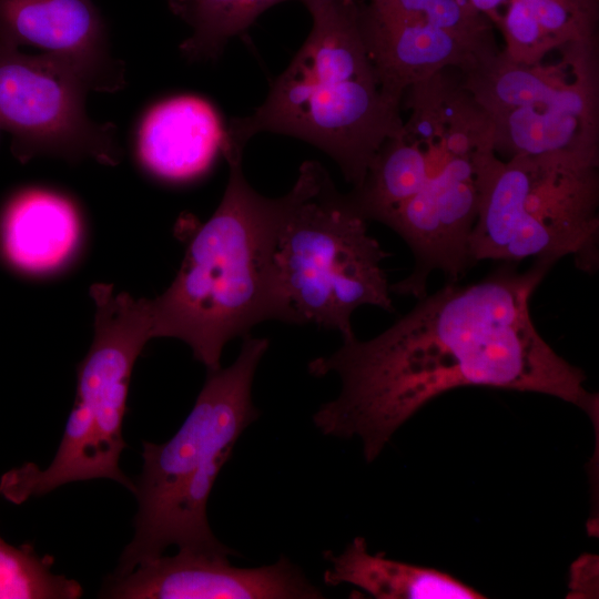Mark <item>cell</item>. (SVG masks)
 <instances>
[{"mask_svg":"<svg viewBox=\"0 0 599 599\" xmlns=\"http://www.w3.org/2000/svg\"><path fill=\"white\" fill-rule=\"evenodd\" d=\"M555 263L534 260L525 271L502 262L467 285L447 283L426 294L379 335L343 339L308 373H336L338 397L314 415L324 434L358 436L373 461L393 434L424 405L463 386L545 394L598 420V395L585 372L562 358L540 335L529 301Z\"/></svg>","mask_w":599,"mask_h":599,"instance_id":"1","label":"cell"},{"mask_svg":"<svg viewBox=\"0 0 599 599\" xmlns=\"http://www.w3.org/2000/svg\"><path fill=\"white\" fill-rule=\"evenodd\" d=\"M364 0H313L303 45L251 114L225 128L223 155L244 153L261 132L301 139L321 149L357 186L388 139L405 133L402 103L385 93L364 42Z\"/></svg>","mask_w":599,"mask_h":599,"instance_id":"2","label":"cell"},{"mask_svg":"<svg viewBox=\"0 0 599 599\" xmlns=\"http://www.w3.org/2000/svg\"><path fill=\"white\" fill-rule=\"evenodd\" d=\"M225 159L230 173L217 209L191 237L171 285L149 300L151 338L183 341L209 372L221 368L227 342L262 322H282L273 248L284 196L251 186L243 154Z\"/></svg>","mask_w":599,"mask_h":599,"instance_id":"3","label":"cell"},{"mask_svg":"<svg viewBox=\"0 0 599 599\" xmlns=\"http://www.w3.org/2000/svg\"><path fill=\"white\" fill-rule=\"evenodd\" d=\"M270 342L243 338L235 362L209 372L195 404L174 436L163 444L143 443V467L134 486L139 509L135 534L114 577L179 549L225 550L212 534L206 505L213 485L242 432L257 418L252 383Z\"/></svg>","mask_w":599,"mask_h":599,"instance_id":"4","label":"cell"},{"mask_svg":"<svg viewBox=\"0 0 599 599\" xmlns=\"http://www.w3.org/2000/svg\"><path fill=\"white\" fill-rule=\"evenodd\" d=\"M284 196L273 248V276L282 322L355 336L353 313L370 305L395 312L383 268L389 256L367 221L316 161L300 167Z\"/></svg>","mask_w":599,"mask_h":599,"instance_id":"5","label":"cell"},{"mask_svg":"<svg viewBox=\"0 0 599 599\" xmlns=\"http://www.w3.org/2000/svg\"><path fill=\"white\" fill-rule=\"evenodd\" d=\"M599 159L579 155L488 158L477 221L468 243L483 261L555 264L571 257L586 274L599 270Z\"/></svg>","mask_w":599,"mask_h":599,"instance_id":"6","label":"cell"},{"mask_svg":"<svg viewBox=\"0 0 599 599\" xmlns=\"http://www.w3.org/2000/svg\"><path fill=\"white\" fill-rule=\"evenodd\" d=\"M94 336L78 368L74 404L54 458L40 469L33 463L0 478V496L22 504L72 481L112 479L131 491L134 485L119 461L125 447L122 424L130 377L151 329L149 300L114 294L109 284H94Z\"/></svg>","mask_w":599,"mask_h":599,"instance_id":"7","label":"cell"},{"mask_svg":"<svg viewBox=\"0 0 599 599\" xmlns=\"http://www.w3.org/2000/svg\"><path fill=\"white\" fill-rule=\"evenodd\" d=\"M558 50L557 63L532 65L498 50L463 72L460 83L487 115L500 159H599L598 38Z\"/></svg>","mask_w":599,"mask_h":599,"instance_id":"8","label":"cell"},{"mask_svg":"<svg viewBox=\"0 0 599 599\" xmlns=\"http://www.w3.org/2000/svg\"><path fill=\"white\" fill-rule=\"evenodd\" d=\"M89 91L62 61L45 53L28 55L0 42V128L10 133L11 151L20 162L55 155L119 163L115 128L87 113Z\"/></svg>","mask_w":599,"mask_h":599,"instance_id":"9","label":"cell"},{"mask_svg":"<svg viewBox=\"0 0 599 599\" xmlns=\"http://www.w3.org/2000/svg\"><path fill=\"white\" fill-rule=\"evenodd\" d=\"M226 550L179 549L113 577L102 597L120 599H315L313 586L286 557L260 568H236Z\"/></svg>","mask_w":599,"mask_h":599,"instance_id":"10","label":"cell"},{"mask_svg":"<svg viewBox=\"0 0 599 599\" xmlns=\"http://www.w3.org/2000/svg\"><path fill=\"white\" fill-rule=\"evenodd\" d=\"M0 42L42 49L74 70L91 91L115 92L125 84V68L110 52L93 0H0Z\"/></svg>","mask_w":599,"mask_h":599,"instance_id":"11","label":"cell"},{"mask_svg":"<svg viewBox=\"0 0 599 599\" xmlns=\"http://www.w3.org/2000/svg\"><path fill=\"white\" fill-rule=\"evenodd\" d=\"M364 42L383 90L403 102L406 91L447 68L465 72L496 53L487 47L440 30L426 20L384 16L364 2L361 14Z\"/></svg>","mask_w":599,"mask_h":599,"instance_id":"12","label":"cell"},{"mask_svg":"<svg viewBox=\"0 0 599 599\" xmlns=\"http://www.w3.org/2000/svg\"><path fill=\"white\" fill-rule=\"evenodd\" d=\"M225 128L213 105L196 95H177L155 104L144 116L138 139L144 166L169 181L203 174L222 149Z\"/></svg>","mask_w":599,"mask_h":599,"instance_id":"13","label":"cell"},{"mask_svg":"<svg viewBox=\"0 0 599 599\" xmlns=\"http://www.w3.org/2000/svg\"><path fill=\"white\" fill-rule=\"evenodd\" d=\"M1 235L4 253L16 267L41 274L59 268L73 255L81 223L75 207L65 197L30 190L7 207Z\"/></svg>","mask_w":599,"mask_h":599,"instance_id":"14","label":"cell"},{"mask_svg":"<svg viewBox=\"0 0 599 599\" xmlns=\"http://www.w3.org/2000/svg\"><path fill=\"white\" fill-rule=\"evenodd\" d=\"M331 568L324 572L328 586L348 583L378 599H480L473 587L455 577L433 569L386 558L384 552L370 555L366 540L356 537L335 556L324 551Z\"/></svg>","mask_w":599,"mask_h":599,"instance_id":"15","label":"cell"},{"mask_svg":"<svg viewBox=\"0 0 599 599\" xmlns=\"http://www.w3.org/2000/svg\"><path fill=\"white\" fill-rule=\"evenodd\" d=\"M313 0H167L171 11L191 29L180 50L191 61L217 59L225 45L248 28L270 8Z\"/></svg>","mask_w":599,"mask_h":599,"instance_id":"16","label":"cell"},{"mask_svg":"<svg viewBox=\"0 0 599 599\" xmlns=\"http://www.w3.org/2000/svg\"><path fill=\"white\" fill-rule=\"evenodd\" d=\"M53 557L39 556L30 544L14 547L0 537V599L80 598V583L53 573Z\"/></svg>","mask_w":599,"mask_h":599,"instance_id":"17","label":"cell"},{"mask_svg":"<svg viewBox=\"0 0 599 599\" xmlns=\"http://www.w3.org/2000/svg\"><path fill=\"white\" fill-rule=\"evenodd\" d=\"M495 23L504 35L502 52L514 62L538 64L559 44L542 29L529 8L520 0H508Z\"/></svg>","mask_w":599,"mask_h":599,"instance_id":"18","label":"cell"},{"mask_svg":"<svg viewBox=\"0 0 599 599\" xmlns=\"http://www.w3.org/2000/svg\"><path fill=\"white\" fill-rule=\"evenodd\" d=\"M433 2L434 0H369L366 3L370 10L379 14L426 20V12Z\"/></svg>","mask_w":599,"mask_h":599,"instance_id":"19","label":"cell"},{"mask_svg":"<svg viewBox=\"0 0 599 599\" xmlns=\"http://www.w3.org/2000/svg\"><path fill=\"white\" fill-rule=\"evenodd\" d=\"M463 1L467 2V0H463Z\"/></svg>","mask_w":599,"mask_h":599,"instance_id":"20","label":"cell"}]
</instances>
